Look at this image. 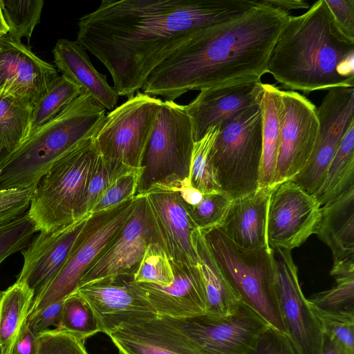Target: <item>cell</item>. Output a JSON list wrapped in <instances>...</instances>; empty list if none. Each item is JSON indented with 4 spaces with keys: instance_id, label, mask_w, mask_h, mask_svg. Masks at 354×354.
Returning <instances> with one entry per match:
<instances>
[{
    "instance_id": "obj_1",
    "label": "cell",
    "mask_w": 354,
    "mask_h": 354,
    "mask_svg": "<svg viewBox=\"0 0 354 354\" xmlns=\"http://www.w3.org/2000/svg\"><path fill=\"white\" fill-rule=\"evenodd\" d=\"M259 0H103L78 21L77 41L129 98L151 73L198 32L234 19Z\"/></svg>"
},
{
    "instance_id": "obj_2",
    "label": "cell",
    "mask_w": 354,
    "mask_h": 354,
    "mask_svg": "<svg viewBox=\"0 0 354 354\" xmlns=\"http://www.w3.org/2000/svg\"><path fill=\"white\" fill-rule=\"evenodd\" d=\"M289 17L259 0L241 16L184 43L151 73L142 93L174 101L190 91L261 81Z\"/></svg>"
},
{
    "instance_id": "obj_3",
    "label": "cell",
    "mask_w": 354,
    "mask_h": 354,
    "mask_svg": "<svg viewBox=\"0 0 354 354\" xmlns=\"http://www.w3.org/2000/svg\"><path fill=\"white\" fill-rule=\"evenodd\" d=\"M354 41L337 26L325 0L289 17L272 50L267 73L290 91L354 87Z\"/></svg>"
},
{
    "instance_id": "obj_4",
    "label": "cell",
    "mask_w": 354,
    "mask_h": 354,
    "mask_svg": "<svg viewBox=\"0 0 354 354\" xmlns=\"http://www.w3.org/2000/svg\"><path fill=\"white\" fill-rule=\"evenodd\" d=\"M105 109L82 93L0 158V189L36 187L53 164L100 127Z\"/></svg>"
},
{
    "instance_id": "obj_5",
    "label": "cell",
    "mask_w": 354,
    "mask_h": 354,
    "mask_svg": "<svg viewBox=\"0 0 354 354\" xmlns=\"http://www.w3.org/2000/svg\"><path fill=\"white\" fill-rule=\"evenodd\" d=\"M93 137L56 160L37 184L28 214L37 232L54 230L82 218L80 211L100 158Z\"/></svg>"
},
{
    "instance_id": "obj_6",
    "label": "cell",
    "mask_w": 354,
    "mask_h": 354,
    "mask_svg": "<svg viewBox=\"0 0 354 354\" xmlns=\"http://www.w3.org/2000/svg\"><path fill=\"white\" fill-rule=\"evenodd\" d=\"M263 96L220 127L209 158L221 191L234 199L259 187Z\"/></svg>"
},
{
    "instance_id": "obj_7",
    "label": "cell",
    "mask_w": 354,
    "mask_h": 354,
    "mask_svg": "<svg viewBox=\"0 0 354 354\" xmlns=\"http://www.w3.org/2000/svg\"><path fill=\"white\" fill-rule=\"evenodd\" d=\"M203 234L241 302L255 311L270 327L286 334L275 291L272 250L268 247L241 248L218 228Z\"/></svg>"
},
{
    "instance_id": "obj_8",
    "label": "cell",
    "mask_w": 354,
    "mask_h": 354,
    "mask_svg": "<svg viewBox=\"0 0 354 354\" xmlns=\"http://www.w3.org/2000/svg\"><path fill=\"white\" fill-rule=\"evenodd\" d=\"M194 144L192 122L185 105L162 101L145 153L136 195L153 185L189 179Z\"/></svg>"
},
{
    "instance_id": "obj_9",
    "label": "cell",
    "mask_w": 354,
    "mask_h": 354,
    "mask_svg": "<svg viewBox=\"0 0 354 354\" xmlns=\"http://www.w3.org/2000/svg\"><path fill=\"white\" fill-rule=\"evenodd\" d=\"M138 199L136 195L112 208L90 215L62 269L35 296L28 316L65 299L75 291L86 270L125 225Z\"/></svg>"
},
{
    "instance_id": "obj_10",
    "label": "cell",
    "mask_w": 354,
    "mask_h": 354,
    "mask_svg": "<svg viewBox=\"0 0 354 354\" xmlns=\"http://www.w3.org/2000/svg\"><path fill=\"white\" fill-rule=\"evenodd\" d=\"M162 104L160 98L137 91L108 113L93 137L100 156L130 168H142Z\"/></svg>"
},
{
    "instance_id": "obj_11",
    "label": "cell",
    "mask_w": 354,
    "mask_h": 354,
    "mask_svg": "<svg viewBox=\"0 0 354 354\" xmlns=\"http://www.w3.org/2000/svg\"><path fill=\"white\" fill-rule=\"evenodd\" d=\"M272 187L266 215L267 245L292 251L316 234L321 206L292 179Z\"/></svg>"
},
{
    "instance_id": "obj_12",
    "label": "cell",
    "mask_w": 354,
    "mask_h": 354,
    "mask_svg": "<svg viewBox=\"0 0 354 354\" xmlns=\"http://www.w3.org/2000/svg\"><path fill=\"white\" fill-rule=\"evenodd\" d=\"M272 250L275 291L285 335L297 354H321L324 333L301 290L291 251Z\"/></svg>"
},
{
    "instance_id": "obj_13",
    "label": "cell",
    "mask_w": 354,
    "mask_h": 354,
    "mask_svg": "<svg viewBox=\"0 0 354 354\" xmlns=\"http://www.w3.org/2000/svg\"><path fill=\"white\" fill-rule=\"evenodd\" d=\"M176 320L194 340L202 354H255L262 335L270 327L243 302L228 317L205 314Z\"/></svg>"
},
{
    "instance_id": "obj_14",
    "label": "cell",
    "mask_w": 354,
    "mask_h": 354,
    "mask_svg": "<svg viewBox=\"0 0 354 354\" xmlns=\"http://www.w3.org/2000/svg\"><path fill=\"white\" fill-rule=\"evenodd\" d=\"M317 114L319 129L313 151L306 165L292 179L312 195L322 186L333 158L354 122V87L328 90L317 107Z\"/></svg>"
},
{
    "instance_id": "obj_15",
    "label": "cell",
    "mask_w": 354,
    "mask_h": 354,
    "mask_svg": "<svg viewBox=\"0 0 354 354\" xmlns=\"http://www.w3.org/2000/svg\"><path fill=\"white\" fill-rule=\"evenodd\" d=\"M281 94L283 111L273 185L293 179L304 168L319 129L317 107L307 97L293 91Z\"/></svg>"
},
{
    "instance_id": "obj_16",
    "label": "cell",
    "mask_w": 354,
    "mask_h": 354,
    "mask_svg": "<svg viewBox=\"0 0 354 354\" xmlns=\"http://www.w3.org/2000/svg\"><path fill=\"white\" fill-rule=\"evenodd\" d=\"M55 66L43 60L8 33L0 35V93L33 109L58 77Z\"/></svg>"
},
{
    "instance_id": "obj_17",
    "label": "cell",
    "mask_w": 354,
    "mask_h": 354,
    "mask_svg": "<svg viewBox=\"0 0 354 354\" xmlns=\"http://www.w3.org/2000/svg\"><path fill=\"white\" fill-rule=\"evenodd\" d=\"M146 209L155 241L169 260L197 265L192 234L198 229L190 218L179 193L160 186H152L145 193Z\"/></svg>"
},
{
    "instance_id": "obj_18",
    "label": "cell",
    "mask_w": 354,
    "mask_h": 354,
    "mask_svg": "<svg viewBox=\"0 0 354 354\" xmlns=\"http://www.w3.org/2000/svg\"><path fill=\"white\" fill-rule=\"evenodd\" d=\"M133 276H111L79 285L74 292L91 310L100 332L109 335L117 326L157 316L149 303L131 286Z\"/></svg>"
},
{
    "instance_id": "obj_19",
    "label": "cell",
    "mask_w": 354,
    "mask_h": 354,
    "mask_svg": "<svg viewBox=\"0 0 354 354\" xmlns=\"http://www.w3.org/2000/svg\"><path fill=\"white\" fill-rule=\"evenodd\" d=\"M136 207L119 233L86 270L82 285L111 276H133L148 245L156 242L145 198L138 194Z\"/></svg>"
},
{
    "instance_id": "obj_20",
    "label": "cell",
    "mask_w": 354,
    "mask_h": 354,
    "mask_svg": "<svg viewBox=\"0 0 354 354\" xmlns=\"http://www.w3.org/2000/svg\"><path fill=\"white\" fill-rule=\"evenodd\" d=\"M169 261L174 277L171 284L159 286L132 279L131 286L149 303L158 315L183 319L205 315V290L198 265Z\"/></svg>"
},
{
    "instance_id": "obj_21",
    "label": "cell",
    "mask_w": 354,
    "mask_h": 354,
    "mask_svg": "<svg viewBox=\"0 0 354 354\" xmlns=\"http://www.w3.org/2000/svg\"><path fill=\"white\" fill-rule=\"evenodd\" d=\"M108 336L121 354H202L178 322L166 316L122 324Z\"/></svg>"
},
{
    "instance_id": "obj_22",
    "label": "cell",
    "mask_w": 354,
    "mask_h": 354,
    "mask_svg": "<svg viewBox=\"0 0 354 354\" xmlns=\"http://www.w3.org/2000/svg\"><path fill=\"white\" fill-rule=\"evenodd\" d=\"M91 214L66 226L39 232L21 251L24 264L17 281L28 285L35 296L43 290L64 265Z\"/></svg>"
},
{
    "instance_id": "obj_23",
    "label": "cell",
    "mask_w": 354,
    "mask_h": 354,
    "mask_svg": "<svg viewBox=\"0 0 354 354\" xmlns=\"http://www.w3.org/2000/svg\"><path fill=\"white\" fill-rule=\"evenodd\" d=\"M263 95L261 81L212 87L200 91L185 105L192 119L194 142L214 126H222Z\"/></svg>"
},
{
    "instance_id": "obj_24",
    "label": "cell",
    "mask_w": 354,
    "mask_h": 354,
    "mask_svg": "<svg viewBox=\"0 0 354 354\" xmlns=\"http://www.w3.org/2000/svg\"><path fill=\"white\" fill-rule=\"evenodd\" d=\"M53 62L62 75L90 95L105 109L116 107L119 95L109 84L106 75L91 63L85 48L77 41L58 39L52 50Z\"/></svg>"
},
{
    "instance_id": "obj_25",
    "label": "cell",
    "mask_w": 354,
    "mask_h": 354,
    "mask_svg": "<svg viewBox=\"0 0 354 354\" xmlns=\"http://www.w3.org/2000/svg\"><path fill=\"white\" fill-rule=\"evenodd\" d=\"M270 187H259L233 199L220 229L234 244L245 249L268 247L266 215Z\"/></svg>"
},
{
    "instance_id": "obj_26",
    "label": "cell",
    "mask_w": 354,
    "mask_h": 354,
    "mask_svg": "<svg viewBox=\"0 0 354 354\" xmlns=\"http://www.w3.org/2000/svg\"><path fill=\"white\" fill-rule=\"evenodd\" d=\"M315 234L329 247L333 261L354 258V186L321 207Z\"/></svg>"
},
{
    "instance_id": "obj_27",
    "label": "cell",
    "mask_w": 354,
    "mask_h": 354,
    "mask_svg": "<svg viewBox=\"0 0 354 354\" xmlns=\"http://www.w3.org/2000/svg\"><path fill=\"white\" fill-rule=\"evenodd\" d=\"M192 239L205 286L206 314L218 317L232 315L241 303L239 295L227 279L198 229L192 232Z\"/></svg>"
},
{
    "instance_id": "obj_28",
    "label": "cell",
    "mask_w": 354,
    "mask_h": 354,
    "mask_svg": "<svg viewBox=\"0 0 354 354\" xmlns=\"http://www.w3.org/2000/svg\"><path fill=\"white\" fill-rule=\"evenodd\" d=\"M263 143L259 187H270L273 185L276 176L283 107L281 90L279 87L263 84Z\"/></svg>"
},
{
    "instance_id": "obj_29",
    "label": "cell",
    "mask_w": 354,
    "mask_h": 354,
    "mask_svg": "<svg viewBox=\"0 0 354 354\" xmlns=\"http://www.w3.org/2000/svg\"><path fill=\"white\" fill-rule=\"evenodd\" d=\"M34 297L33 290L21 281L0 291V354H12Z\"/></svg>"
},
{
    "instance_id": "obj_30",
    "label": "cell",
    "mask_w": 354,
    "mask_h": 354,
    "mask_svg": "<svg viewBox=\"0 0 354 354\" xmlns=\"http://www.w3.org/2000/svg\"><path fill=\"white\" fill-rule=\"evenodd\" d=\"M354 186V122L346 131L326 171L325 179L313 196L321 207Z\"/></svg>"
},
{
    "instance_id": "obj_31",
    "label": "cell",
    "mask_w": 354,
    "mask_h": 354,
    "mask_svg": "<svg viewBox=\"0 0 354 354\" xmlns=\"http://www.w3.org/2000/svg\"><path fill=\"white\" fill-rule=\"evenodd\" d=\"M32 109L0 93V151L2 156L17 148L27 137Z\"/></svg>"
},
{
    "instance_id": "obj_32",
    "label": "cell",
    "mask_w": 354,
    "mask_h": 354,
    "mask_svg": "<svg viewBox=\"0 0 354 354\" xmlns=\"http://www.w3.org/2000/svg\"><path fill=\"white\" fill-rule=\"evenodd\" d=\"M81 93V89L77 86L64 75L58 76L32 109L27 137L37 128L54 118Z\"/></svg>"
},
{
    "instance_id": "obj_33",
    "label": "cell",
    "mask_w": 354,
    "mask_h": 354,
    "mask_svg": "<svg viewBox=\"0 0 354 354\" xmlns=\"http://www.w3.org/2000/svg\"><path fill=\"white\" fill-rule=\"evenodd\" d=\"M219 130V126L211 127L202 139L194 144L189 181L193 187L203 194L221 191L209 158Z\"/></svg>"
},
{
    "instance_id": "obj_34",
    "label": "cell",
    "mask_w": 354,
    "mask_h": 354,
    "mask_svg": "<svg viewBox=\"0 0 354 354\" xmlns=\"http://www.w3.org/2000/svg\"><path fill=\"white\" fill-rule=\"evenodd\" d=\"M44 0H2V12L8 27V34L15 40H29L39 24Z\"/></svg>"
},
{
    "instance_id": "obj_35",
    "label": "cell",
    "mask_w": 354,
    "mask_h": 354,
    "mask_svg": "<svg viewBox=\"0 0 354 354\" xmlns=\"http://www.w3.org/2000/svg\"><path fill=\"white\" fill-rule=\"evenodd\" d=\"M57 328L70 333L84 341L100 333L89 306L74 292L64 299Z\"/></svg>"
},
{
    "instance_id": "obj_36",
    "label": "cell",
    "mask_w": 354,
    "mask_h": 354,
    "mask_svg": "<svg viewBox=\"0 0 354 354\" xmlns=\"http://www.w3.org/2000/svg\"><path fill=\"white\" fill-rule=\"evenodd\" d=\"M308 304L323 333L346 354H354V309L326 311Z\"/></svg>"
},
{
    "instance_id": "obj_37",
    "label": "cell",
    "mask_w": 354,
    "mask_h": 354,
    "mask_svg": "<svg viewBox=\"0 0 354 354\" xmlns=\"http://www.w3.org/2000/svg\"><path fill=\"white\" fill-rule=\"evenodd\" d=\"M232 201L233 198L220 191L203 194L202 201L196 205L184 204L197 228L206 233L221 227Z\"/></svg>"
},
{
    "instance_id": "obj_38",
    "label": "cell",
    "mask_w": 354,
    "mask_h": 354,
    "mask_svg": "<svg viewBox=\"0 0 354 354\" xmlns=\"http://www.w3.org/2000/svg\"><path fill=\"white\" fill-rule=\"evenodd\" d=\"M133 169L120 162L101 156L90 180L86 195L80 211V218L91 214L111 185L122 175Z\"/></svg>"
},
{
    "instance_id": "obj_39",
    "label": "cell",
    "mask_w": 354,
    "mask_h": 354,
    "mask_svg": "<svg viewBox=\"0 0 354 354\" xmlns=\"http://www.w3.org/2000/svg\"><path fill=\"white\" fill-rule=\"evenodd\" d=\"M174 279L173 270L167 254L156 242L150 243L133 276V281L169 286Z\"/></svg>"
},
{
    "instance_id": "obj_40",
    "label": "cell",
    "mask_w": 354,
    "mask_h": 354,
    "mask_svg": "<svg viewBox=\"0 0 354 354\" xmlns=\"http://www.w3.org/2000/svg\"><path fill=\"white\" fill-rule=\"evenodd\" d=\"M37 232L28 212L0 226V266L12 254L22 251Z\"/></svg>"
},
{
    "instance_id": "obj_41",
    "label": "cell",
    "mask_w": 354,
    "mask_h": 354,
    "mask_svg": "<svg viewBox=\"0 0 354 354\" xmlns=\"http://www.w3.org/2000/svg\"><path fill=\"white\" fill-rule=\"evenodd\" d=\"M335 279L331 288L314 294L307 300L326 311L354 309V277Z\"/></svg>"
},
{
    "instance_id": "obj_42",
    "label": "cell",
    "mask_w": 354,
    "mask_h": 354,
    "mask_svg": "<svg viewBox=\"0 0 354 354\" xmlns=\"http://www.w3.org/2000/svg\"><path fill=\"white\" fill-rule=\"evenodd\" d=\"M36 335L38 354H89L84 340L66 331L48 329Z\"/></svg>"
},
{
    "instance_id": "obj_43",
    "label": "cell",
    "mask_w": 354,
    "mask_h": 354,
    "mask_svg": "<svg viewBox=\"0 0 354 354\" xmlns=\"http://www.w3.org/2000/svg\"><path fill=\"white\" fill-rule=\"evenodd\" d=\"M142 169L143 167L133 169L118 178L91 213H97L112 208L123 201L135 197Z\"/></svg>"
},
{
    "instance_id": "obj_44",
    "label": "cell",
    "mask_w": 354,
    "mask_h": 354,
    "mask_svg": "<svg viewBox=\"0 0 354 354\" xmlns=\"http://www.w3.org/2000/svg\"><path fill=\"white\" fill-rule=\"evenodd\" d=\"M35 187L0 189V226L28 212Z\"/></svg>"
},
{
    "instance_id": "obj_45",
    "label": "cell",
    "mask_w": 354,
    "mask_h": 354,
    "mask_svg": "<svg viewBox=\"0 0 354 354\" xmlns=\"http://www.w3.org/2000/svg\"><path fill=\"white\" fill-rule=\"evenodd\" d=\"M325 2L339 30L354 41V0H325Z\"/></svg>"
},
{
    "instance_id": "obj_46",
    "label": "cell",
    "mask_w": 354,
    "mask_h": 354,
    "mask_svg": "<svg viewBox=\"0 0 354 354\" xmlns=\"http://www.w3.org/2000/svg\"><path fill=\"white\" fill-rule=\"evenodd\" d=\"M64 299L54 302L28 317L27 322L35 334L48 330L50 326L58 327Z\"/></svg>"
},
{
    "instance_id": "obj_47",
    "label": "cell",
    "mask_w": 354,
    "mask_h": 354,
    "mask_svg": "<svg viewBox=\"0 0 354 354\" xmlns=\"http://www.w3.org/2000/svg\"><path fill=\"white\" fill-rule=\"evenodd\" d=\"M255 354H297L286 335L270 327L262 335Z\"/></svg>"
},
{
    "instance_id": "obj_48",
    "label": "cell",
    "mask_w": 354,
    "mask_h": 354,
    "mask_svg": "<svg viewBox=\"0 0 354 354\" xmlns=\"http://www.w3.org/2000/svg\"><path fill=\"white\" fill-rule=\"evenodd\" d=\"M38 350L37 335L32 332L26 321L20 331L12 354H38Z\"/></svg>"
},
{
    "instance_id": "obj_49",
    "label": "cell",
    "mask_w": 354,
    "mask_h": 354,
    "mask_svg": "<svg viewBox=\"0 0 354 354\" xmlns=\"http://www.w3.org/2000/svg\"><path fill=\"white\" fill-rule=\"evenodd\" d=\"M330 275L335 279L354 277V258L333 261Z\"/></svg>"
},
{
    "instance_id": "obj_50",
    "label": "cell",
    "mask_w": 354,
    "mask_h": 354,
    "mask_svg": "<svg viewBox=\"0 0 354 354\" xmlns=\"http://www.w3.org/2000/svg\"><path fill=\"white\" fill-rule=\"evenodd\" d=\"M263 3L284 12L290 10L308 8V3L304 0H262Z\"/></svg>"
},
{
    "instance_id": "obj_51",
    "label": "cell",
    "mask_w": 354,
    "mask_h": 354,
    "mask_svg": "<svg viewBox=\"0 0 354 354\" xmlns=\"http://www.w3.org/2000/svg\"><path fill=\"white\" fill-rule=\"evenodd\" d=\"M321 354H346L338 345L325 334L323 335V342Z\"/></svg>"
},
{
    "instance_id": "obj_52",
    "label": "cell",
    "mask_w": 354,
    "mask_h": 354,
    "mask_svg": "<svg viewBox=\"0 0 354 354\" xmlns=\"http://www.w3.org/2000/svg\"><path fill=\"white\" fill-rule=\"evenodd\" d=\"M8 30L9 29L4 19L2 12V0H0V35L8 33Z\"/></svg>"
},
{
    "instance_id": "obj_53",
    "label": "cell",
    "mask_w": 354,
    "mask_h": 354,
    "mask_svg": "<svg viewBox=\"0 0 354 354\" xmlns=\"http://www.w3.org/2000/svg\"><path fill=\"white\" fill-rule=\"evenodd\" d=\"M1 156H2V153H1V152L0 151V158H1Z\"/></svg>"
}]
</instances>
